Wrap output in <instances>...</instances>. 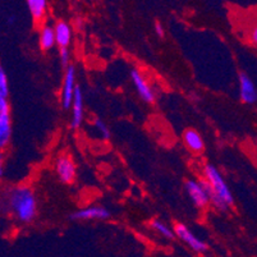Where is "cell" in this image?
<instances>
[{
	"instance_id": "6da1fadb",
	"label": "cell",
	"mask_w": 257,
	"mask_h": 257,
	"mask_svg": "<svg viewBox=\"0 0 257 257\" xmlns=\"http://www.w3.org/2000/svg\"><path fill=\"white\" fill-rule=\"evenodd\" d=\"M3 211H9L22 223H31L37 215V198L30 187L18 186L3 195Z\"/></svg>"
},
{
	"instance_id": "7a4b0ae2",
	"label": "cell",
	"mask_w": 257,
	"mask_h": 257,
	"mask_svg": "<svg viewBox=\"0 0 257 257\" xmlns=\"http://www.w3.org/2000/svg\"><path fill=\"white\" fill-rule=\"evenodd\" d=\"M206 189L207 197L211 206L219 211H226L234 204V196L226 184L223 174L216 167L206 164L204 167V178L201 179Z\"/></svg>"
},
{
	"instance_id": "3957f363",
	"label": "cell",
	"mask_w": 257,
	"mask_h": 257,
	"mask_svg": "<svg viewBox=\"0 0 257 257\" xmlns=\"http://www.w3.org/2000/svg\"><path fill=\"white\" fill-rule=\"evenodd\" d=\"M12 140L11 105L6 97L0 96V151L6 150Z\"/></svg>"
},
{
	"instance_id": "277c9868",
	"label": "cell",
	"mask_w": 257,
	"mask_h": 257,
	"mask_svg": "<svg viewBox=\"0 0 257 257\" xmlns=\"http://www.w3.org/2000/svg\"><path fill=\"white\" fill-rule=\"evenodd\" d=\"M173 232H174L175 237H178L179 239L183 243H186L187 246L192 251L197 252V253H204L207 251V244L202 239H200L198 237H196L191 229L188 226H186L184 224L178 223L175 224L174 228H173Z\"/></svg>"
},
{
	"instance_id": "5b68a950",
	"label": "cell",
	"mask_w": 257,
	"mask_h": 257,
	"mask_svg": "<svg viewBox=\"0 0 257 257\" xmlns=\"http://www.w3.org/2000/svg\"><path fill=\"white\" fill-rule=\"evenodd\" d=\"M184 188H186L188 197L192 201V204L197 209H205L206 206H209V197H207L206 189H205L201 179L198 181L197 179H188L184 183Z\"/></svg>"
},
{
	"instance_id": "8992f818",
	"label": "cell",
	"mask_w": 257,
	"mask_h": 257,
	"mask_svg": "<svg viewBox=\"0 0 257 257\" xmlns=\"http://www.w3.org/2000/svg\"><path fill=\"white\" fill-rule=\"evenodd\" d=\"M77 73L76 68L73 65H69L65 68L64 77H63V83H62V106L63 109L68 110L71 109L72 101H73L74 96V90L77 87L76 83Z\"/></svg>"
},
{
	"instance_id": "52a82bcc",
	"label": "cell",
	"mask_w": 257,
	"mask_h": 257,
	"mask_svg": "<svg viewBox=\"0 0 257 257\" xmlns=\"http://www.w3.org/2000/svg\"><path fill=\"white\" fill-rule=\"evenodd\" d=\"M55 173L64 184H72L76 181L77 168L71 156L60 155L55 161Z\"/></svg>"
},
{
	"instance_id": "ba28073f",
	"label": "cell",
	"mask_w": 257,
	"mask_h": 257,
	"mask_svg": "<svg viewBox=\"0 0 257 257\" xmlns=\"http://www.w3.org/2000/svg\"><path fill=\"white\" fill-rule=\"evenodd\" d=\"M131 79H132L133 86L136 88L137 93H139L140 97L145 102L151 104V102L155 101V91H154L153 86L150 85V82L147 81L146 77L139 69H132V72H131Z\"/></svg>"
},
{
	"instance_id": "9c48e42d",
	"label": "cell",
	"mask_w": 257,
	"mask_h": 257,
	"mask_svg": "<svg viewBox=\"0 0 257 257\" xmlns=\"http://www.w3.org/2000/svg\"><path fill=\"white\" fill-rule=\"evenodd\" d=\"M238 81H239V96L242 102L248 105L254 104L257 101V90L251 77L242 72L238 74Z\"/></svg>"
},
{
	"instance_id": "30bf717a",
	"label": "cell",
	"mask_w": 257,
	"mask_h": 257,
	"mask_svg": "<svg viewBox=\"0 0 257 257\" xmlns=\"http://www.w3.org/2000/svg\"><path fill=\"white\" fill-rule=\"evenodd\" d=\"M72 109V119L71 128L72 130H78L83 123V115H85V104H83V93L79 86H77L74 90L73 101L71 105Z\"/></svg>"
},
{
	"instance_id": "8fae6325",
	"label": "cell",
	"mask_w": 257,
	"mask_h": 257,
	"mask_svg": "<svg viewBox=\"0 0 257 257\" xmlns=\"http://www.w3.org/2000/svg\"><path fill=\"white\" fill-rule=\"evenodd\" d=\"M110 216L109 210L102 206H88L74 211L71 215L73 220H105Z\"/></svg>"
},
{
	"instance_id": "7c38bea8",
	"label": "cell",
	"mask_w": 257,
	"mask_h": 257,
	"mask_svg": "<svg viewBox=\"0 0 257 257\" xmlns=\"http://www.w3.org/2000/svg\"><path fill=\"white\" fill-rule=\"evenodd\" d=\"M54 35H55V44L59 46L60 49L68 48L72 43V27L68 22L65 21H58L55 25L53 26Z\"/></svg>"
},
{
	"instance_id": "4fadbf2b",
	"label": "cell",
	"mask_w": 257,
	"mask_h": 257,
	"mask_svg": "<svg viewBox=\"0 0 257 257\" xmlns=\"http://www.w3.org/2000/svg\"><path fill=\"white\" fill-rule=\"evenodd\" d=\"M183 141L187 149L195 154H201L205 150V142L202 136L195 130H187L183 135Z\"/></svg>"
},
{
	"instance_id": "5bb4252c",
	"label": "cell",
	"mask_w": 257,
	"mask_h": 257,
	"mask_svg": "<svg viewBox=\"0 0 257 257\" xmlns=\"http://www.w3.org/2000/svg\"><path fill=\"white\" fill-rule=\"evenodd\" d=\"M48 2L46 0H29L27 8L30 11L32 20L36 23H43L48 13Z\"/></svg>"
},
{
	"instance_id": "9a60e30c",
	"label": "cell",
	"mask_w": 257,
	"mask_h": 257,
	"mask_svg": "<svg viewBox=\"0 0 257 257\" xmlns=\"http://www.w3.org/2000/svg\"><path fill=\"white\" fill-rule=\"evenodd\" d=\"M39 44L41 50L49 51L57 45L55 44V35H54V29L51 25H45L44 23L41 26L39 32Z\"/></svg>"
},
{
	"instance_id": "2e32d148",
	"label": "cell",
	"mask_w": 257,
	"mask_h": 257,
	"mask_svg": "<svg viewBox=\"0 0 257 257\" xmlns=\"http://www.w3.org/2000/svg\"><path fill=\"white\" fill-rule=\"evenodd\" d=\"M150 225L159 235H161V237L167 238V239H173V238L175 237L174 232H173V229L170 228V226L168 225L165 221L160 220V219H153L150 223Z\"/></svg>"
},
{
	"instance_id": "e0dca14e",
	"label": "cell",
	"mask_w": 257,
	"mask_h": 257,
	"mask_svg": "<svg viewBox=\"0 0 257 257\" xmlns=\"http://www.w3.org/2000/svg\"><path fill=\"white\" fill-rule=\"evenodd\" d=\"M9 93V82H8V76L4 69V67L0 63V96L2 97H8Z\"/></svg>"
},
{
	"instance_id": "ac0fdd59",
	"label": "cell",
	"mask_w": 257,
	"mask_h": 257,
	"mask_svg": "<svg viewBox=\"0 0 257 257\" xmlns=\"http://www.w3.org/2000/svg\"><path fill=\"white\" fill-rule=\"evenodd\" d=\"M93 125H95V128H96V131L99 132V135L102 137V139L104 140L110 139V130H109L107 124L102 120V119L100 118L95 119V120H93Z\"/></svg>"
},
{
	"instance_id": "d6986e66",
	"label": "cell",
	"mask_w": 257,
	"mask_h": 257,
	"mask_svg": "<svg viewBox=\"0 0 257 257\" xmlns=\"http://www.w3.org/2000/svg\"><path fill=\"white\" fill-rule=\"evenodd\" d=\"M59 58H60V63H62L63 68H67L69 67V60H71V53H69V49L68 48H64V49H60L59 50Z\"/></svg>"
},
{
	"instance_id": "ffe728a7",
	"label": "cell",
	"mask_w": 257,
	"mask_h": 257,
	"mask_svg": "<svg viewBox=\"0 0 257 257\" xmlns=\"http://www.w3.org/2000/svg\"><path fill=\"white\" fill-rule=\"evenodd\" d=\"M155 32H156V35H158L159 37H161V39H163V37L165 36V29H164V26L161 25L160 22H155Z\"/></svg>"
},
{
	"instance_id": "44dd1931",
	"label": "cell",
	"mask_w": 257,
	"mask_h": 257,
	"mask_svg": "<svg viewBox=\"0 0 257 257\" xmlns=\"http://www.w3.org/2000/svg\"><path fill=\"white\" fill-rule=\"evenodd\" d=\"M4 175V155L3 153H0V179L3 178Z\"/></svg>"
},
{
	"instance_id": "7402d4cb",
	"label": "cell",
	"mask_w": 257,
	"mask_h": 257,
	"mask_svg": "<svg viewBox=\"0 0 257 257\" xmlns=\"http://www.w3.org/2000/svg\"><path fill=\"white\" fill-rule=\"evenodd\" d=\"M251 43L253 44V45H256V44H257V30H256V29L252 30V34H251Z\"/></svg>"
}]
</instances>
